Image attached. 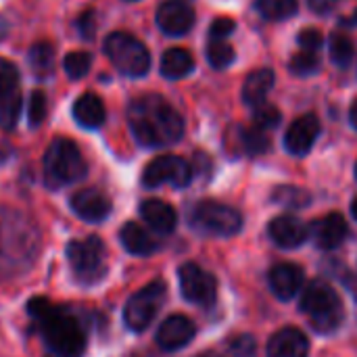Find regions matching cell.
Listing matches in <instances>:
<instances>
[{
	"instance_id": "6da1fadb",
	"label": "cell",
	"mask_w": 357,
	"mask_h": 357,
	"mask_svg": "<svg viewBox=\"0 0 357 357\" xmlns=\"http://www.w3.org/2000/svg\"><path fill=\"white\" fill-rule=\"evenodd\" d=\"M27 316L33 320L38 335L54 357H84L88 347L86 322L65 305H56L46 297L27 301Z\"/></svg>"
},
{
	"instance_id": "7a4b0ae2",
	"label": "cell",
	"mask_w": 357,
	"mask_h": 357,
	"mask_svg": "<svg viewBox=\"0 0 357 357\" xmlns=\"http://www.w3.org/2000/svg\"><path fill=\"white\" fill-rule=\"evenodd\" d=\"M128 123L138 144L146 149L176 144L184 134V121L180 113L157 94L134 98L128 107Z\"/></svg>"
},
{
	"instance_id": "3957f363",
	"label": "cell",
	"mask_w": 357,
	"mask_h": 357,
	"mask_svg": "<svg viewBox=\"0 0 357 357\" xmlns=\"http://www.w3.org/2000/svg\"><path fill=\"white\" fill-rule=\"evenodd\" d=\"M42 236L36 222L19 211L0 215V270L25 272L38 257Z\"/></svg>"
},
{
	"instance_id": "277c9868",
	"label": "cell",
	"mask_w": 357,
	"mask_h": 357,
	"mask_svg": "<svg viewBox=\"0 0 357 357\" xmlns=\"http://www.w3.org/2000/svg\"><path fill=\"white\" fill-rule=\"evenodd\" d=\"M88 174V163L69 138H54L44 153V178L50 188L79 182Z\"/></svg>"
},
{
	"instance_id": "5b68a950",
	"label": "cell",
	"mask_w": 357,
	"mask_h": 357,
	"mask_svg": "<svg viewBox=\"0 0 357 357\" xmlns=\"http://www.w3.org/2000/svg\"><path fill=\"white\" fill-rule=\"evenodd\" d=\"M299 307L310 318L312 326L318 333H333V331H337L343 324V318H345L341 297L324 280H312L305 287V291L301 295Z\"/></svg>"
},
{
	"instance_id": "8992f818",
	"label": "cell",
	"mask_w": 357,
	"mask_h": 357,
	"mask_svg": "<svg viewBox=\"0 0 357 357\" xmlns=\"http://www.w3.org/2000/svg\"><path fill=\"white\" fill-rule=\"evenodd\" d=\"M65 257L69 261L73 278L82 287H94V284L102 282V278L109 272L107 247L100 236L71 241L65 247Z\"/></svg>"
},
{
	"instance_id": "52a82bcc",
	"label": "cell",
	"mask_w": 357,
	"mask_h": 357,
	"mask_svg": "<svg viewBox=\"0 0 357 357\" xmlns=\"http://www.w3.org/2000/svg\"><path fill=\"white\" fill-rule=\"evenodd\" d=\"M105 54L119 73L130 77H140L151 69L149 48L126 31H113L105 38Z\"/></svg>"
},
{
	"instance_id": "ba28073f",
	"label": "cell",
	"mask_w": 357,
	"mask_h": 357,
	"mask_svg": "<svg viewBox=\"0 0 357 357\" xmlns=\"http://www.w3.org/2000/svg\"><path fill=\"white\" fill-rule=\"evenodd\" d=\"M190 226L209 236H234L243 228V215L224 203L218 201H201L188 215Z\"/></svg>"
},
{
	"instance_id": "9c48e42d",
	"label": "cell",
	"mask_w": 357,
	"mask_h": 357,
	"mask_svg": "<svg viewBox=\"0 0 357 357\" xmlns=\"http://www.w3.org/2000/svg\"><path fill=\"white\" fill-rule=\"evenodd\" d=\"M167 297V287L163 280H155L146 287H142L138 293H134L126 307H123V322L130 331L142 333L146 331L153 320L157 318L159 310L163 307Z\"/></svg>"
},
{
	"instance_id": "30bf717a",
	"label": "cell",
	"mask_w": 357,
	"mask_h": 357,
	"mask_svg": "<svg viewBox=\"0 0 357 357\" xmlns=\"http://www.w3.org/2000/svg\"><path fill=\"white\" fill-rule=\"evenodd\" d=\"M190 180H192V167L186 159L178 155H161L153 159L142 172V184L146 188H157L163 184L184 188L190 184Z\"/></svg>"
},
{
	"instance_id": "8fae6325",
	"label": "cell",
	"mask_w": 357,
	"mask_h": 357,
	"mask_svg": "<svg viewBox=\"0 0 357 357\" xmlns=\"http://www.w3.org/2000/svg\"><path fill=\"white\" fill-rule=\"evenodd\" d=\"M178 280H180V291L186 301L201 305V307H211L215 303L218 282L209 272H205L197 264H184L178 270Z\"/></svg>"
},
{
	"instance_id": "7c38bea8",
	"label": "cell",
	"mask_w": 357,
	"mask_h": 357,
	"mask_svg": "<svg viewBox=\"0 0 357 357\" xmlns=\"http://www.w3.org/2000/svg\"><path fill=\"white\" fill-rule=\"evenodd\" d=\"M21 113V88H19V69L0 56V126L13 130Z\"/></svg>"
},
{
	"instance_id": "4fadbf2b",
	"label": "cell",
	"mask_w": 357,
	"mask_h": 357,
	"mask_svg": "<svg viewBox=\"0 0 357 357\" xmlns=\"http://www.w3.org/2000/svg\"><path fill=\"white\" fill-rule=\"evenodd\" d=\"M69 207L82 222H88V224L105 222L113 209L111 199L96 188H82L73 192L69 199Z\"/></svg>"
},
{
	"instance_id": "5bb4252c",
	"label": "cell",
	"mask_w": 357,
	"mask_h": 357,
	"mask_svg": "<svg viewBox=\"0 0 357 357\" xmlns=\"http://www.w3.org/2000/svg\"><path fill=\"white\" fill-rule=\"evenodd\" d=\"M195 335H197V328L192 320L182 314H174L163 320V324L159 326L155 335V341L163 351H178L186 347L195 339Z\"/></svg>"
},
{
	"instance_id": "9a60e30c",
	"label": "cell",
	"mask_w": 357,
	"mask_h": 357,
	"mask_svg": "<svg viewBox=\"0 0 357 357\" xmlns=\"http://www.w3.org/2000/svg\"><path fill=\"white\" fill-rule=\"evenodd\" d=\"M320 134V121L316 115L307 113V115H301L299 119H295L291 123V128L287 130V136H284V146L291 155L295 157H303L312 151L316 138Z\"/></svg>"
},
{
	"instance_id": "2e32d148",
	"label": "cell",
	"mask_w": 357,
	"mask_h": 357,
	"mask_svg": "<svg viewBox=\"0 0 357 357\" xmlns=\"http://www.w3.org/2000/svg\"><path fill=\"white\" fill-rule=\"evenodd\" d=\"M157 25L167 36H184L195 25V10L182 0H167L157 10Z\"/></svg>"
},
{
	"instance_id": "e0dca14e",
	"label": "cell",
	"mask_w": 357,
	"mask_h": 357,
	"mask_svg": "<svg viewBox=\"0 0 357 357\" xmlns=\"http://www.w3.org/2000/svg\"><path fill=\"white\" fill-rule=\"evenodd\" d=\"M312 238L316 241V245L320 249L333 251L337 247H341L347 238V222L343 220V215L339 213H328L320 220H316L312 224Z\"/></svg>"
},
{
	"instance_id": "ac0fdd59",
	"label": "cell",
	"mask_w": 357,
	"mask_h": 357,
	"mask_svg": "<svg viewBox=\"0 0 357 357\" xmlns=\"http://www.w3.org/2000/svg\"><path fill=\"white\" fill-rule=\"evenodd\" d=\"M310 341L299 328H280L268 343V357H307Z\"/></svg>"
},
{
	"instance_id": "d6986e66",
	"label": "cell",
	"mask_w": 357,
	"mask_h": 357,
	"mask_svg": "<svg viewBox=\"0 0 357 357\" xmlns=\"http://www.w3.org/2000/svg\"><path fill=\"white\" fill-rule=\"evenodd\" d=\"M270 238L282 249H295L305 243L307 226L293 215H278L268 226Z\"/></svg>"
},
{
	"instance_id": "ffe728a7",
	"label": "cell",
	"mask_w": 357,
	"mask_h": 357,
	"mask_svg": "<svg viewBox=\"0 0 357 357\" xmlns=\"http://www.w3.org/2000/svg\"><path fill=\"white\" fill-rule=\"evenodd\" d=\"M303 287V270L295 264H278L270 270V289L282 299L291 301Z\"/></svg>"
},
{
	"instance_id": "44dd1931",
	"label": "cell",
	"mask_w": 357,
	"mask_h": 357,
	"mask_svg": "<svg viewBox=\"0 0 357 357\" xmlns=\"http://www.w3.org/2000/svg\"><path fill=\"white\" fill-rule=\"evenodd\" d=\"M140 215L142 220L159 234H172L178 224L176 209L159 199H146L140 203Z\"/></svg>"
},
{
	"instance_id": "7402d4cb",
	"label": "cell",
	"mask_w": 357,
	"mask_h": 357,
	"mask_svg": "<svg viewBox=\"0 0 357 357\" xmlns=\"http://www.w3.org/2000/svg\"><path fill=\"white\" fill-rule=\"evenodd\" d=\"M119 241L128 253L138 255V257H149L159 249V241L136 222L123 224V228L119 230Z\"/></svg>"
},
{
	"instance_id": "603a6c76",
	"label": "cell",
	"mask_w": 357,
	"mask_h": 357,
	"mask_svg": "<svg viewBox=\"0 0 357 357\" xmlns=\"http://www.w3.org/2000/svg\"><path fill=\"white\" fill-rule=\"evenodd\" d=\"M73 117L82 128L96 130V128H100L105 123V117H107L105 102L100 100V96H96L92 92H86L73 102Z\"/></svg>"
},
{
	"instance_id": "cb8c5ba5",
	"label": "cell",
	"mask_w": 357,
	"mask_h": 357,
	"mask_svg": "<svg viewBox=\"0 0 357 357\" xmlns=\"http://www.w3.org/2000/svg\"><path fill=\"white\" fill-rule=\"evenodd\" d=\"M272 86H274V73H272V69H257V71H253L247 77L245 86H243V98H245V102L251 105V107L264 105V100H266L268 92L272 90Z\"/></svg>"
},
{
	"instance_id": "d4e9b609",
	"label": "cell",
	"mask_w": 357,
	"mask_h": 357,
	"mask_svg": "<svg viewBox=\"0 0 357 357\" xmlns=\"http://www.w3.org/2000/svg\"><path fill=\"white\" fill-rule=\"evenodd\" d=\"M195 67V59L186 48H169L163 56H161V73L167 79H180L186 77Z\"/></svg>"
},
{
	"instance_id": "484cf974",
	"label": "cell",
	"mask_w": 357,
	"mask_h": 357,
	"mask_svg": "<svg viewBox=\"0 0 357 357\" xmlns=\"http://www.w3.org/2000/svg\"><path fill=\"white\" fill-rule=\"evenodd\" d=\"M29 67L38 79H46L54 71V46L50 42H36L29 48Z\"/></svg>"
},
{
	"instance_id": "4316f807",
	"label": "cell",
	"mask_w": 357,
	"mask_h": 357,
	"mask_svg": "<svg viewBox=\"0 0 357 357\" xmlns=\"http://www.w3.org/2000/svg\"><path fill=\"white\" fill-rule=\"evenodd\" d=\"M354 54H356V48H354L351 38L343 31H335L331 36V59H333V63L339 67H347L354 61Z\"/></svg>"
},
{
	"instance_id": "83f0119b",
	"label": "cell",
	"mask_w": 357,
	"mask_h": 357,
	"mask_svg": "<svg viewBox=\"0 0 357 357\" xmlns=\"http://www.w3.org/2000/svg\"><path fill=\"white\" fill-rule=\"evenodd\" d=\"M238 142L247 155H264L270 149V138L261 128H245L241 130Z\"/></svg>"
},
{
	"instance_id": "f1b7e54d",
	"label": "cell",
	"mask_w": 357,
	"mask_h": 357,
	"mask_svg": "<svg viewBox=\"0 0 357 357\" xmlns=\"http://www.w3.org/2000/svg\"><path fill=\"white\" fill-rule=\"evenodd\" d=\"M257 10L270 21H282L295 15L297 0H257Z\"/></svg>"
},
{
	"instance_id": "f546056e",
	"label": "cell",
	"mask_w": 357,
	"mask_h": 357,
	"mask_svg": "<svg viewBox=\"0 0 357 357\" xmlns=\"http://www.w3.org/2000/svg\"><path fill=\"white\" fill-rule=\"evenodd\" d=\"M272 199L282 205V207H291V209H301L305 205H310L312 197L307 190L303 188H295V186H280L276 188V192L272 195Z\"/></svg>"
},
{
	"instance_id": "4dcf8cb0",
	"label": "cell",
	"mask_w": 357,
	"mask_h": 357,
	"mask_svg": "<svg viewBox=\"0 0 357 357\" xmlns=\"http://www.w3.org/2000/svg\"><path fill=\"white\" fill-rule=\"evenodd\" d=\"M90 65H92V54L90 52H69L65 59H63V69L65 73L71 77V79H79L84 77L88 71H90Z\"/></svg>"
},
{
	"instance_id": "1f68e13d",
	"label": "cell",
	"mask_w": 357,
	"mask_h": 357,
	"mask_svg": "<svg viewBox=\"0 0 357 357\" xmlns=\"http://www.w3.org/2000/svg\"><path fill=\"white\" fill-rule=\"evenodd\" d=\"M207 59L215 69H224L234 61V50L224 40H213L207 48Z\"/></svg>"
},
{
	"instance_id": "d6a6232c",
	"label": "cell",
	"mask_w": 357,
	"mask_h": 357,
	"mask_svg": "<svg viewBox=\"0 0 357 357\" xmlns=\"http://www.w3.org/2000/svg\"><path fill=\"white\" fill-rule=\"evenodd\" d=\"M289 67H291V71L295 73V75H312V73H316L318 71V56H316V52H307V50H303V52H299V54H295L293 59H291V63H289Z\"/></svg>"
},
{
	"instance_id": "836d02e7",
	"label": "cell",
	"mask_w": 357,
	"mask_h": 357,
	"mask_svg": "<svg viewBox=\"0 0 357 357\" xmlns=\"http://www.w3.org/2000/svg\"><path fill=\"white\" fill-rule=\"evenodd\" d=\"M46 117V96L42 90H36L31 92V98H29V107H27V119H29V126L31 128H38Z\"/></svg>"
},
{
	"instance_id": "e575fe53",
	"label": "cell",
	"mask_w": 357,
	"mask_h": 357,
	"mask_svg": "<svg viewBox=\"0 0 357 357\" xmlns=\"http://www.w3.org/2000/svg\"><path fill=\"white\" fill-rule=\"evenodd\" d=\"M280 121V111L272 105H259L255 107V126L261 128V130H268V128H276Z\"/></svg>"
},
{
	"instance_id": "d590c367",
	"label": "cell",
	"mask_w": 357,
	"mask_h": 357,
	"mask_svg": "<svg viewBox=\"0 0 357 357\" xmlns=\"http://www.w3.org/2000/svg\"><path fill=\"white\" fill-rule=\"evenodd\" d=\"M230 351L234 357H253L257 351V343L251 335H241L230 343Z\"/></svg>"
},
{
	"instance_id": "8d00e7d4",
	"label": "cell",
	"mask_w": 357,
	"mask_h": 357,
	"mask_svg": "<svg viewBox=\"0 0 357 357\" xmlns=\"http://www.w3.org/2000/svg\"><path fill=\"white\" fill-rule=\"evenodd\" d=\"M77 29H79V36L84 40H92L94 38V31H96V17H94V10L88 8L79 15L77 19Z\"/></svg>"
},
{
	"instance_id": "74e56055",
	"label": "cell",
	"mask_w": 357,
	"mask_h": 357,
	"mask_svg": "<svg viewBox=\"0 0 357 357\" xmlns=\"http://www.w3.org/2000/svg\"><path fill=\"white\" fill-rule=\"evenodd\" d=\"M299 44L303 50L307 52H316L320 46H322V33L314 27H307V29H301L299 33Z\"/></svg>"
},
{
	"instance_id": "f35d334b",
	"label": "cell",
	"mask_w": 357,
	"mask_h": 357,
	"mask_svg": "<svg viewBox=\"0 0 357 357\" xmlns=\"http://www.w3.org/2000/svg\"><path fill=\"white\" fill-rule=\"evenodd\" d=\"M234 27H236V23H234L232 19L220 17V19H215V21L211 23V38H213V40H224V38H228V36L234 31Z\"/></svg>"
},
{
	"instance_id": "ab89813d",
	"label": "cell",
	"mask_w": 357,
	"mask_h": 357,
	"mask_svg": "<svg viewBox=\"0 0 357 357\" xmlns=\"http://www.w3.org/2000/svg\"><path fill=\"white\" fill-rule=\"evenodd\" d=\"M310 2V8L312 10H316V13H331L337 4H339V0H307Z\"/></svg>"
},
{
	"instance_id": "60d3db41",
	"label": "cell",
	"mask_w": 357,
	"mask_h": 357,
	"mask_svg": "<svg viewBox=\"0 0 357 357\" xmlns=\"http://www.w3.org/2000/svg\"><path fill=\"white\" fill-rule=\"evenodd\" d=\"M349 115H351V123H354V128L357 130V100L351 105V113H349Z\"/></svg>"
},
{
	"instance_id": "b9f144b4",
	"label": "cell",
	"mask_w": 357,
	"mask_h": 357,
	"mask_svg": "<svg viewBox=\"0 0 357 357\" xmlns=\"http://www.w3.org/2000/svg\"><path fill=\"white\" fill-rule=\"evenodd\" d=\"M6 159H8V151H2V149H0V163L6 161Z\"/></svg>"
},
{
	"instance_id": "7bdbcfd3",
	"label": "cell",
	"mask_w": 357,
	"mask_h": 357,
	"mask_svg": "<svg viewBox=\"0 0 357 357\" xmlns=\"http://www.w3.org/2000/svg\"><path fill=\"white\" fill-rule=\"evenodd\" d=\"M345 23H351V25H357V10H356V13H354V17H351V19H347Z\"/></svg>"
},
{
	"instance_id": "ee69618b",
	"label": "cell",
	"mask_w": 357,
	"mask_h": 357,
	"mask_svg": "<svg viewBox=\"0 0 357 357\" xmlns=\"http://www.w3.org/2000/svg\"><path fill=\"white\" fill-rule=\"evenodd\" d=\"M351 213H354V218L357 220V199L351 203Z\"/></svg>"
},
{
	"instance_id": "f6af8a7d",
	"label": "cell",
	"mask_w": 357,
	"mask_h": 357,
	"mask_svg": "<svg viewBox=\"0 0 357 357\" xmlns=\"http://www.w3.org/2000/svg\"><path fill=\"white\" fill-rule=\"evenodd\" d=\"M199 357H222V356H218V354H213V351H209V354H201Z\"/></svg>"
},
{
	"instance_id": "bcb514c9",
	"label": "cell",
	"mask_w": 357,
	"mask_h": 357,
	"mask_svg": "<svg viewBox=\"0 0 357 357\" xmlns=\"http://www.w3.org/2000/svg\"><path fill=\"white\" fill-rule=\"evenodd\" d=\"M356 178H357V165H356Z\"/></svg>"
},
{
	"instance_id": "7dc6e473",
	"label": "cell",
	"mask_w": 357,
	"mask_h": 357,
	"mask_svg": "<svg viewBox=\"0 0 357 357\" xmlns=\"http://www.w3.org/2000/svg\"><path fill=\"white\" fill-rule=\"evenodd\" d=\"M128 2H134V0H128Z\"/></svg>"
}]
</instances>
